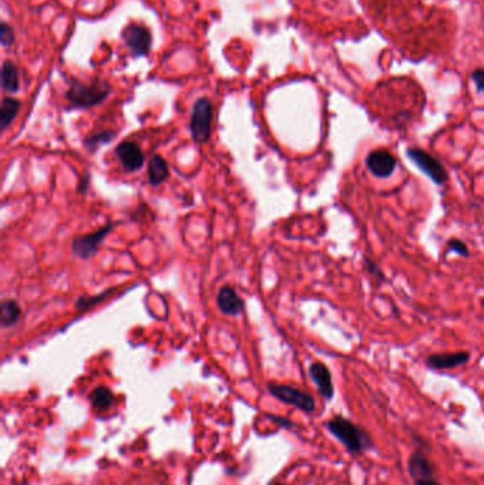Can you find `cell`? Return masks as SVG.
Segmentation results:
<instances>
[{
  "label": "cell",
  "mask_w": 484,
  "mask_h": 485,
  "mask_svg": "<svg viewBox=\"0 0 484 485\" xmlns=\"http://www.w3.org/2000/svg\"><path fill=\"white\" fill-rule=\"evenodd\" d=\"M325 427L351 454H364L374 447L372 437L361 426L341 415L331 417Z\"/></svg>",
  "instance_id": "obj_1"
},
{
  "label": "cell",
  "mask_w": 484,
  "mask_h": 485,
  "mask_svg": "<svg viewBox=\"0 0 484 485\" xmlns=\"http://www.w3.org/2000/svg\"><path fill=\"white\" fill-rule=\"evenodd\" d=\"M111 88L105 82L84 84L80 81H73L65 98L71 108H91L101 104L110 94Z\"/></svg>",
  "instance_id": "obj_2"
},
{
  "label": "cell",
  "mask_w": 484,
  "mask_h": 485,
  "mask_svg": "<svg viewBox=\"0 0 484 485\" xmlns=\"http://www.w3.org/2000/svg\"><path fill=\"white\" fill-rule=\"evenodd\" d=\"M267 390L270 392V395L273 398H275L277 400L293 406L304 413H312L315 412V400L311 395L288 386V385H278V383H268L267 385Z\"/></svg>",
  "instance_id": "obj_3"
},
{
  "label": "cell",
  "mask_w": 484,
  "mask_h": 485,
  "mask_svg": "<svg viewBox=\"0 0 484 485\" xmlns=\"http://www.w3.org/2000/svg\"><path fill=\"white\" fill-rule=\"evenodd\" d=\"M214 107L208 98H199L192 111L191 135L196 144L208 142L212 131Z\"/></svg>",
  "instance_id": "obj_4"
},
{
  "label": "cell",
  "mask_w": 484,
  "mask_h": 485,
  "mask_svg": "<svg viewBox=\"0 0 484 485\" xmlns=\"http://www.w3.org/2000/svg\"><path fill=\"white\" fill-rule=\"evenodd\" d=\"M408 156L436 185H445L448 182L449 175H448L445 166L435 156H432L429 152H426L421 148H409Z\"/></svg>",
  "instance_id": "obj_5"
},
{
  "label": "cell",
  "mask_w": 484,
  "mask_h": 485,
  "mask_svg": "<svg viewBox=\"0 0 484 485\" xmlns=\"http://www.w3.org/2000/svg\"><path fill=\"white\" fill-rule=\"evenodd\" d=\"M122 38L125 40V44L134 53V55L142 57V55L149 54L151 44H152V36L147 27L137 24V23L128 24L124 28Z\"/></svg>",
  "instance_id": "obj_6"
},
{
  "label": "cell",
  "mask_w": 484,
  "mask_h": 485,
  "mask_svg": "<svg viewBox=\"0 0 484 485\" xmlns=\"http://www.w3.org/2000/svg\"><path fill=\"white\" fill-rule=\"evenodd\" d=\"M112 230V225L108 223L107 226L101 228L98 232L91 233V235H84V236H78L73 240L71 244V250L73 252L83 258V260H88L91 257H94L98 250L100 245L104 242V239L108 236V233Z\"/></svg>",
  "instance_id": "obj_7"
},
{
  "label": "cell",
  "mask_w": 484,
  "mask_h": 485,
  "mask_svg": "<svg viewBox=\"0 0 484 485\" xmlns=\"http://www.w3.org/2000/svg\"><path fill=\"white\" fill-rule=\"evenodd\" d=\"M365 162L368 171L377 178H389L396 169V158L386 149L372 151Z\"/></svg>",
  "instance_id": "obj_8"
},
{
  "label": "cell",
  "mask_w": 484,
  "mask_h": 485,
  "mask_svg": "<svg viewBox=\"0 0 484 485\" xmlns=\"http://www.w3.org/2000/svg\"><path fill=\"white\" fill-rule=\"evenodd\" d=\"M115 154H117L121 165L124 166V169L128 172L140 171L145 164V155L141 151L140 145L135 142H131V141L121 142L117 146Z\"/></svg>",
  "instance_id": "obj_9"
},
{
  "label": "cell",
  "mask_w": 484,
  "mask_h": 485,
  "mask_svg": "<svg viewBox=\"0 0 484 485\" xmlns=\"http://www.w3.org/2000/svg\"><path fill=\"white\" fill-rule=\"evenodd\" d=\"M408 471L414 481L422 479H432L435 476V467L428 457V453L422 447H416L409 457Z\"/></svg>",
  "instance_id": "obj_10"
},
{
  "label": "cell",
  "mask_w": 484,
  "mask_h": 485,
  "mask_svg": "<svg viewBox=\"0 0 484 485\" xmlns=\"http://www.w3.org/2000/svg\"><path fill=\"white\" fill-rule=\"evenodd\" d=\"M308 373H310V378L312 379V382L315 383L320 395L324 399L331 400L334 398L335 389L332 385V376H331L330 369L321 362H314V363H311Z\"/></svg>",
  "instance_id": "obj_11"
},
{
  "label": "cell",
  "mask_w": 484,
  "mask_h": 485,
  "mask_svg": "<svg viewBox=\"0 0 484 485\" xmlns=\"http://www.w3.org/2000/svg\"><path fill=\"white\" fill-rule=\"evenodd\" d=\"M470 359L469 352H451V353H433L426 359V365L432 369L446 371L462 365H466Z\"/></svg>",
  "instance_id": "obj_12"
},
{
  "label": "cell",
  "mask_w": 484,
  "mask_h": 485,
  "mask_svg": "<svg viewBox=\"0 0 484 485\" xmlns=\"http://www.w3.org/2000/svg\"><path fill=\"white\" fill-rule=\"evenodd\" d=\"M218 307L223 314H228V315H241L244 311V302L242 298L229 285H225L219 289Z\"/></svg>",
  "instance_id": "obj_13"
},
{
  "label": "cell",
  "mask_w": 484,
  "mask_h": 485,
  "mask_svg": "<svg viewBox=\"0 0 484 485\" xmlns=\"http://www.w3.org/2000/svg\"><path fill=\"white\" fill-rule=\"evenodd\" d=\"M168 178H169V166H168L167 161L159 155L152 156L151 161L148 162V181H149V183L152 186H159Z\"/></svg>",
  "instance_id": "obj_14"
},
{
  "label": "cell",
  "mask_w": 484,
  "mask_h": 485,
  "mask_svg": "<svg viewBox=\"0 0 484 485\" xmlns=\"http://www.w3.org/2000/svg\"><path fill=\"white\" fill-rule=\"evenodd\" d=\"M90 402H91L94 410L107 412L111 409V406L114 403V393L105 386H98L91 392Z\"/></svg>",
  "instance_id": "obj_15"
},
{
  "label": "cell",
  "mask_w": 484,
  "mask_h": 485,
  "mask_svg": "<svg viewBox=\"0 0 484 485\" xmlns=\"http://www.w3.org/2000/svg\"><path fill=\"white\" fill-rule=\"evenodd\" d=\"M1 85L3 90L7 92H16L20 88V78H19V70L16 68L14 63L10 60L3 63L1 67Z\"/></svg>",
  "instance_id": "obj_16"
},
{
  "label": "cell",
  "mask_w": 484,
  "mask_h": 485,
  "mask_svg": "<svg viewBox=\"0 0 484 485\" xmlns=\"http://www.w3.org/2000/svg\"><path fill=\"white\" fill-rule=\"evenodd\" d=\"M21 318V308L13 299H3L0 305V322L3 326H11Z\"/></svg>",
  "instance_id": "obj_17"
},
{
  "label": "cell",
  "mask_w": 484,
  "mask_h": 485,
  "mask_svg": "<svg viewBox=\"0 0 484 485\" xmlns=\"http://www.w3.org/2000/svg\"><path fill=\"white\" fill-rule=\"evenodd\" d=\"M20 111V101L11 97L3 98L1 110H0V127L1 129H7V127L13 122L16 115Z\"/></svg>",
  "instance_id": "obj_18"
},
{
  "label": "cell",
  "mask_w": 484,
  "mask_h": 485,
  "mask_svg": "<svg viewBox=\"0 0 484 485\" xmlns=\"http://www.w3.org/2000/svg\"><path fill=\"white\" fill-rule=\"evenodd\" d=\"M115 137V132L114 131H102V132H98L90 138L85 139V146L88 149H95L98 145L101 144H108L110 141H112V138Z\"/></svg>",
  "instance_id": "obj_19"
},
{
  "label": "cell",
  "mask_w": 484,
  "mask_h": 485,
  "mask_svg": "<svg viewBox=\"0 0 484 485\" xmlns=\"http://www.w3.org/2000/svg\"><path fill=\"white\" fill-rule=\"evenodd\" d=\"M112 291H114V288H110V289H107V291H104V292H101V294H98V295H95V297L80 298V299L77 301V304H75V308H77L78 311L88 309L90 307H94V305H97L98 302L104 301V298H107Z\"/></svg>",
  "instance_id": "obj_20"
},
{
  "label": "cell",
  "mask_w": 484,
  "mask_h": 485,
  "mask_svg": "<svg viewBox=\"0 0 484 485\" xmlns=\"http://www.w3.org/2000/svg\"><path fill=\"white\" fill-rule=\"evenodd\" d=\"M0 41L4 47H9L14 43V33L6 21H1L0 24Z\"/></svg>",
  "instance_id": "obj_21"
},
{
  "label": "cell",
  "mask_w": 484,
  "mask_h": 485,
  "mask_svg": "<svg viewBox=\"0 0 484 485\" xmlns=\"http://www.w3.org/2000/svg\"><path fill=\"white\" fill-rule=\"evenodd\" d=\"M448 250L449 251H453V252H458L463 257H469V247L462 242V240H458V239H452L448 242Z\"/></svg>",
  "instance_id": "obj_22"
},
{
  "label": "cell",
  "mask_w": 484,
  "mask_h": 485,
  "mask_svg": "<svg viewBox=\"0 0 484 485\" xmlns=\"http://www.w3.org/2000/svg\"><path fill=\"white\" fill-rule=\"evenodd\" d=\"M364 265H365V268H367V271L369 272L371 277H375V278H378V279H385V275H384L382 270H381L371 258L365 257V258H364Z\"/></svg>",
  "instance_id": "obj_23"
},
{
  "label": "cell",
  "mask_w": 484,
  "mask_h": 485,
  "mask_svg": "<svg viewBox=\"0 0 484 485\" xmlns=\"http://www.w3.org/2000/svg\"><path fill=\"white\" fill-rule=\"evenodd\" d=\"M472 80L475 81L478 90L484 94V70H475L472 74Z\"/></svg>",
  "instance_id": "obj_24"
},
{
  "label": "cell",
  "mask_w": 484,
  "mask_h": 485,
  "mask_svg": "<svg viewBox=\"0 0 484 485\" xmlns=\"http://www.w3.org/2000/svg\"><path fill=\"white\" fill-rule=\"evenodd\" d=\"M273 422H275L277 425H280V426H283V427H285V429H293V427H295V425L293 423V422H290V420H287V419H283V417H278V416H268Z\"/></svg>",
  "instance_id": "obj_25"
},
{
  "label": "cell",
  "mask_w": 484,
  "mask_h": 485,
  "mask_svg": "<svg viewBox=\"0 0 484 485\" xmlns=\"http://www.w3.org/2000/svg\"><path fill=\"white\" fill-rule=\"evenodd\" d=\"M88 182H90V178L85 175V176L80 181V183H78L77 192H78V193H84V192L87 191V188H88Z\"/></svg>",
  "instance_id": "obj_26"
},
{
  "label": "cell",
  "mask_w": 484,
  "mask_h": 485,
  "mask_svg": "<svg viewBox=\"0 0 484 485\" xmlns=\"http://www.w3.org/2000/svg\"><path fill=\"white\" fill-rule=\"evenodd\" d=\"M415 485H442L438 480L432 479H422V480H416Z\"/></svg>",
  "instance_id": "obj_27"
},
{
  "label": "cell",
  "mask_w": 484,
  "mask_h": 485,
  "mask_svg": "<svg viewBox=\"0 0 484 485\" xmlns=\"http://www.w3.org/2000/svg\"><path fill=\"white\" fill-rule=\"evenodd\" d=\"M268 485H284V484H281V483H278V481H271V483H268Z\"/></svg>",
  "instance_id": "obj_28"
}]
</instances>
